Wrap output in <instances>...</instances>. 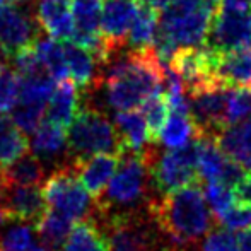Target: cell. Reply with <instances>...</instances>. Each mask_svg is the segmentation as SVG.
<instances>
[{
    "mask_svg": "<svg viewBox=\"0 0 251 251\" xmlns=\"http://www.w3.org/2000/svg\"><path fill=\"white\" fill-rule=\"evenodd\" d=\"M229 157L222 152L214 139H199V179L205 183H221Z\"/></svg>",
    "mask_w": 251,
    "mask_h": 251,
    "instance_id": "d4e9b609",
    "label": "cell"
},
{
    "mask_svg": "<svg viewBox=\"0 0 251 251\" xmlns=\"http://www.w3.org/2000/svg\"><path fill=\"white\" fill-rule=\"evenodd\" d=\"M142 113H144V116H146V122H147V126H149L152 140L157 142L159 132L162 130V126H164L169 113H171L169 111L168 100H166L162 89L157 91L155 94H152L149 100L144 102Z\"/></svg>",
    "mask_w": 251,
    "mask_h": 251,
    "instance_id": "4dcf8cb0",
    "label": "cell"
},
{
    "mask_svg": "<svg viewBox=\"0 0 251 251\" xmlns=\"http://www.w3.org/2000/svg\"><path fill=\"white\" fill-rule=\"evenodd\" d=\"M31 152L41 162H58L62 157H67V130L51 122L41 123L31 140Z\"/></svg>",
    "mask_w": 251,
    "mask_h": 251,
    "instance_id": "d6986e66",
    "label": "cell"
},
{
    "mask_svg": "<svg viewBox=\"0 0 251 251\" xmlns=\"http://www.w3.org/2000/svg\"><path fill=\"white\" fill-rule=\"evenodd\" d=\"M122 155L116 154H98L86 159L72 161V169L77 175L79 181L87 190L94 200H100L104 195L108 183L113 179L118 169Z\"/></svg>",
    "mask_w": 251,
    "mask_h": 251,
    "instance_id": "4fadbf2b",
    "label": "cell"
},
{
    "mask_svg": "<svg viewBox=\"0 0 251 251\" xmlns=\"http://www.w3.org/2000/svg\"><path fill=\"white\" fill-rule=\"evenodd\" d=\"M74 0H36L34 16L50 38L56 41H69L75 31L74 16L70 12Z\"/></svg>",
    "mask_w": 251,
    "mask_h": 251,
    "instance_id": "5bb4252c",
    "label": "cell"
},
{
    "mask_svg": "<svg viewBox=\"0 0 251 251\" xmlns=\"http://www.w3.org/2000/svg\"><path fill=\"white\" fill-rule=\"evenodd\" d=\"M221 7L232 10H241V12H248L251 9V0H221L219 3Z\"/></svg>",
    "mask_w": 251,
    "mask_h": 251,
    "instance_id": "f35d334b",
    "label": "cell"
},
{
    "mask_svg": "<svg viewBox=\"0 0 251 251\" xmlns=\"http://www.w3.org/2000/svg\"><path fill=\"white\" fill-rule=\"evenodd\" d=\"M199 251H241L238 238L226 227H214L201 239Z\"/></svg>",
    "mask_w": 251,
    "mask_h": 251,
    "instance_id": "d590c367",
    "label": "cell"
},
{
    "mask_svg": "<svg viewBox=\"0 0 251 251\" xmlns=\"http://www.w3.org/2000/svg\"><path fill=\"white\" fill-rule=\"evenodd\" d=\"M217 7L208 0H173L162 9L152 45L159 62L169 65L178 50L205 45Z\"/></svg>",
    "mask_w": 251,
    "mask_h": 251,
    "instance_id": "3957f363",
    "label": "cell"
},
{
    "mask_svg": "<svg viewBox=\"0 0 251 251\" xmlns=\"http://www.w3.org/2000/svg\"><path fill=\"white\" fill-rule=\"evenodd\" d=\"M164 236L179 248H193L215 227L201 183L154 199L147 208Z\"/></svg>",
    "mask_w": 251,
    "mask_h": 251,
    "instance_id": "7a4b0ae2",
    "label": "cell"
},
{
    "mask_svg": "<svg viewBox=\"0 0 251 251\" xmlns=\"http://www.w3.org/2000/svg\"><path fill=\"white\" fill-rule=\"evenodd\" d=\"M164 67L154 48L116 53L102 69L106 101L118 111H130L144 104L162 89Z\"/></svg>",
    "mask_w": 251,
    "mask_h": 251,
    "instance_id": "6da1fadb",
    "label": "cell"
},
{
    "mask_svg": "<svg viewBox=\"0 0 251 251\" xmlns=\"http://www.w3.org/2000/svg\"><path fill=\"white\" fill-rule=\"evenodd\" d=\"M140 9V0H102L101 34L116 50L126 48V36Z\"/></svg>",
    "mask_w": 251,
    "mask_h": 251,
    "instance_id": "7c38bea8",
    "label": "cell"
},
{
    "mask_svg": "<svg viewBox=\"0 0 251 251\" xmlns=\"http://www.w3.org/2000/svg\"><path fill=\"white\" fill-rule=\"evenodd\" d=\"M197 139V126L190 115L169 113L157 140L168 149H181Z\"/></svg>",
    "mask_w": 251,
    "mask_h": 251,
    "instance_id": "484cf974",
    "label": "cell"
},
{
    "mask_svg": "<svg viewBox=\"0 0 251 251\" xmlns=\"http://www.w3.org/2000/svg\"><path fill=\"white\" fill-rule=\"evenodd\" d=\"M251 116V89L231 87L227 104V123L229 126L243 122Z\"/></svg>",
    "mask_w": 251,
    "mask_h": 251,
    "instance_id": "e575fe53",
    "label": "cell"
},
{
    "mask_svg": "<svg viewBox=\"0 0 251 251\" xmlns=\"http://www.w3.org/2000/svg\"><path fill=\"white\" fill-rule=\"evenodd\" d=\"M63 53H65V62L69 67V75L72 77L74 84L80 93H89L94 89L102 87V69L100 63L94 60L87 50L77 47V45L65 41Z\"/></svg>",
    "mask_w": 251,
    "mask_h": 251,
    "instance_id": "9a60e30c",
    "label": "cell"
},
{
    "mask_svg": "<svg viewBox=\"0 0 251 251\" xmlns=\"http://www.w3.org/2000/svg\"><path fill=\"white\" fill-rule=\"evenodd\" d=\"M157 197L152 186L149 166L142 154L125 152L104 195L100 200H94L96 214L91 222L106 215L147 212L149 203Z\"/></svg>",
    "mask_w": 251,
    "mask_h": 251,
    "instance_id": "277c9868",
    "label": "cell"
},
{
    "mask_svg": "<svg viewBox=\"0 0 251 251\" xmlns=\"http://www.w3.org/2000/svg\"><path fill=\"white\" fill-rule=\"evenodd\" d=\"M72 16L75 31L101 34V0H74Z\"/></svg>",
    "mask_w": 251,
    "mask_h": 251,
    "instance_id": "f1b7e54d",
    "label": "cell"
},
{
    "mask_svg": "<svg viewBox=\"0 0 251 251\" xmlns=\"http://www.w3.org/2000/svg\"><path fill=\"white\" fill-rule=\"evenodd\" d=\"M19 74L7 63L0 65V113H9L19 101Z\"/></svg>",
    "mask_w": 251,
    "mask_h": 251,
    "instance_id": "d6a6232c",
    "label": "cell"
},
{
    "mask_svg": "<svg viewBox=\"0 0 251 251\" xmlns=\"http://www.w3.org/2000/svg\"><path fill=\"white\" fill-rule=\"evenodd\" d=\"M60 251H109L106 236L94 222H75L67 243Z\"/></svg>",
    "mask_w": 251,
    "mask_h": 251,
    "instance_id": "4316f807",
    "label": "cell"
},
{
    "mask_svg": "<svg viewBox=\"0 0 251 251\" xmlns=\"http://www.w3.org/2000/svg\"><path fill=\"white\" fill-rule=\"evenodd\" d=\"M41 38V26L34 9L5 3L0 7V45L12 58L16 53L36 45Z\"/></svg>",
    "mask_w": 251,
    "mask_h": 251,
    "instance_id": "9c48e42d",
    "label": "cell"
},
{
    "mask_svg": "<svg viewBox=\"0 0 251 251\" xmlns=\"http://www.w3.org/2000/svg\"><path fill=\"white\" fill-rule=\"evenodd\" d=\"M234 193H236V200L251 205V175H246V178L236 186Z\"/></svg>",
    "mask_w": 251,
    "mask_h": 251,
    "instance_id": "74e56055",
    "label": "cell"
},
{
    "mask_svg": "<svg viewBox=\"0 0 251 251\" xmlns=\"http://www.w3.org/2000/svg\"><path fill=\"white\" fill-rule=\"evenodd\" d=\"M142 157L149 166L152 186L159 197L200 181L197 169L199 139L192 140L181 149H169L162 154L155 147V142H152L142 152Z\"/></svg>",
    "mask_w": 251,
    "mask_h": 251,
    "instance_id": "8992f818",
    "label": "cell"
},
{
    "mask_svg": "<svg viewBox=\"0 0 251 251\" xmlns=\"http://www.w3.org/2000/svg\"><path fill=\"white\" fill-rule=\"evenodd\" d=\"M238 245L241 251H251V229H246V231H241L238 236Z\"/></svg>",
    "mask_w": 251,
    "mask_h": 251,
    "instance_id": "ab89813d",
    "label": "cell"
},
{
    "mask_svg": "<svg viewBox=\"0 0 251 251\" xmlns=\"http://www.w3.org/2000/svg\"><path fill=\"white\" fill-rule=\"evenodd\" d=\"M9 53H7L5 50H3V47L0 45V65H3V63H7V60H9Z\"/></svg>",
    "mask_w": 251,
    "mask_h": 251,
    "instance_id": "7bdbcfd3",
    "label": "cell"
},
{
    "mask_svg": "<svg viewBox=\"0 0 251 251\" xmlns=\"http://www.w3.org/2000/svg\"><path fill=\"white\" fill-rule=\"evenodd\" d=\"M250 19H251V14H250Z\"/></svg>",
    "mask_w": 251,
    "mask_h": 251,
    "instance_id": "bcb514c9",
    "label": "cell"
},
{
    "mask_svg": "<svg viewBox=\"0 0 251 251\" xmlns=\"http://www.w3.org/2000/svg\"><path fill=\"white\" fill-rule=\"evenodd\" d=\"M34 50H36L41 63H43L45 69L48 70V74L53 79L58 80V82L69 79V67H67L65 62L63 45L60 41L53 40V38L41 36L34 45Z\"/></svg>",
    "mask_w": 251,
    "mask_h": 251,
    "instance_id": "83f0119b",
    "label": "cell"
},
{
    "mask_svg": "<svg viewBox=\"0 0 251 251\" xmlns=\"http://www.w3.org/2000/svg\"><path fill=\"white\" fill-rule=\"evenodd\" d=\"M207 47L219 53L251 47V19L248 12L217 7L208 31Z\"/></svg>",
    "mask_w": 251,
    "mask_h": 251,
    "instance_id": "30bf717a",
    "label": "cell"
},
{
    "mask_svg": "<svg viewBox=\"0 0 251 251\" xmlns=\"http://www.w3.org/2000/svg\"><path fill=\"white\" fill-rule=\"evenodd\" d=\"M29 152L27 135L16 126L7 113H0V168L12 164Z\"/></svg>",
    "mask_w": 251,
    "mask_h": 251,
    "instance_id": "cb8c5ba5",
    "label": "cell"
},
{
    "mask_svg": "<svg viewBox=\"0 0 251 251\" xmlns=\"http://www.w3.org/2000/svg\"><path fill=\"white\" fill-rule=\"evenodd\" d=\"M159 27V10L149 3L140 0V9L133 21L130 33L126 36L128 50H147L152 48L155 40V33Z\"/></svg>",
    "mask_w": 251,
    "mask_h": 251,
    "instance_id": "603a6c76",
    "label": "cell"
},
{
    "mask_svg": "<svg viewBox=\"0 0 251 251\" xmlns=\"http://www.w3.org/2000/svg\"><path fill=\"white\" fill-rule=\"evenodd\" d=\"M82 104V96L72 80H62L51 94L47 108V122H51L62 128H69Z\"/></svg>",
    "mask_w": 251,
    "mask_h": 251,
    "instance_id": "e0dca14e",
    "label": "cell"
},
{
    "mask_svg": "<svg viewBox=\"0 0 251 251\" xmlns=\"http://www.w3.org/2000/svg\"><path fill=\"white\" fill-rule=\"evenodd\" d=\"M208 2H212V3H215V5H219V3H221V0H208Z\"/></svg>",
    "mask_w": 251,
    "mask_h": 251,
    "instance_id": "ee69618b",
    "label": "cell"
},
{
    "mask_svg": "<svg viewBox=\"0 0 251 251\" xmlns=\"http://www.w3.org/2000/svg\"><path fill=\"white\" fill-rule=\"evenodd\" d=\"M43 116H47V106L45 104H36V102H23L19 101L16 104V108L10 111V118L16 123V126L19 130H23L24 133H34L40 128Z\"/></svg>",
    "mask_w": 251,
    "mask_h": 251,
    "instance_id": "1f68e13d",
    "label": "cell"
},
{
    "mask_svg": "<svg viewBox=\"0 0 251 251\" xmlns=\"http://www.w3.org/2000/svg\"><path fill=\"white\" fill-rule=\"evenodd\" d=\"M47 179L45 166L33 152H26L12 164L0 168V181L7 185L41 186Z\"/></svg>",
    "mask_w": 251,
    "mask_h": 251,
    "instance_id": "44dd1931",
    "label": "cell"
},
{
    "mask_svg": "<svg viewBox=\"0 0 251 251\" xmlns=\"http://www.w3.org/2000/svg\"><path fill=\"white\" fill-rule=\"evenodd\" d=\"M219 222L229 231H246L251 229V205L236 200L226 214L219 217Z\"/></svg>",
    "mask_w": 251,
    "mask_h": 251,
    "instance_id": "8d00e7d4",
    "label": "cell"
},
{
    "mask_svg": "<svg viewBox=\"0 0 251 251\" xmlns=\"http://www.w3.org/2000/svg\"><path fill=\"white\" fill-rule=\"evenodd\" d=\"M217 77L224 86L251 89V50L241 48L221 53L217 62Z\"/></svg>",
    "mask_w": 251,
    "mask_h": 251,
    "instance_id": "ffe728a7",
    "label": "cell"
},
{
    "mask_svg": "<svg viewBox=\"0 0 251 251\" xmlns=\"http://www.w3.org/2000/svg\"><path fill=\"white\" fill-rule=\"evenodd\" d=\"M142 2L149 3V5H152L154 9H157V10H162V9H166V7L173 2V0H142Z\"/></svg>",
    "mask_w": 251,
    "mask_h": 251,
    "instance_id": "b9f144b4",
    "label": "cell"
},
{
    "mask_svg": "<svg viewBox=\"0 0 251 251\" xmlns=\"http://www.w3.org/2000/svg\"><path fill=\"white\" fill-rule=\"evenodd\" d=\"M113 123H115L120 140H122L123 147H125V152L142 154L154 142L142 111H137V109L118 111L115 115Z\"/></svg>",
    "mask_w": 251,
    "mask_h": 251,
    "instance_id": "2e32d148",
    "label": "cell"
},
{
    "mask_svg": "<svg viewBox=\"0 0 251 251\" xmlns=\"http://www.w3.org/2000/svg\"><path fill=\"white\" fill-rule=\"evenodd\" d=\"M0 251H3V250H0Z\"/></svg>",
    "mask_w": 251,
    "mask_h": 251,
    "instance_id": "7dc6e473",
    "label": "cell"
},
{
    "mask_svg": "<svg viewBox=\"0 0 251 251\" xmlns=\"http://www.w3.org/2000/svg\"><path fill=\"white\" fill-rule=\"evenodd\" d=\"M215 142L229 159L236 161L251 175V116L222 130Z\"/></svg>",
    "mask_w": 251,
    "mask_h": 251,
    "instance_id": "ac0fdd59",
    "label": "cell"
},
{
    "mask_svg": "<svg viewBox=\"0 0 251 251\" xmlns=\"http://www.w3.org/2000/svg\"><path fill=\"white\" fill-rule=\"evenodd\" d=\"M205 200H207L210 210L214 212L215 219L219 221L222 214L229 210L236 201V193L232 188L222 185V183H207L205 186Z\"/></svg>",
    "mask_w": 251,
    "mask_h": 251,
    "instance_id": "836d02e7",
    "label": "cell"
},
{
    "mask_svg": "<svg viewBox=\"0 0 251 251\" xmlns=\"http://www.w3.org/2000/svg\"><path fill=\"white\" fill-rule=\"evenodd\" d=\"M67 146L72 161L98 154H125L115 123L109 122L108 113L89 102L80 104L77 116L67 132Z\"/></svg>",
    "mask_w": 251,
    "mask_h": 251,
    "instance_id": "5b68a950",
    "label": "cell"
},
{
    "mask_svg": "<svg viewBox=\"0 0 251 251\" xmlns=\"http://www.w3.org/2000/svg\"><path fill=\"white\" fill-rule=\"evenodd\" d=\"M94 224L106 236L109 251H157L168 243L149 212L106 215Z\"/></svg>",
    "mask_w": 251,
    "mask_h": 251,
    "instance_id": "52a82bcc",
    "label": "cell"
},
{
    "mask_svg": "<svg viewBox=\"0 0 251 251\" xmlns=\"http://www.w3.org/2000/svg\"><path fill=\"white\" fill-rule=\"evenodd\" d=\"M0 205L7 222H24L36 227L47 214V200L40 186L7 185L0 181Z\"/></svg>",
    "mask_w": 251,
    "mask_h": 251,
    "instance_id": "8fae6325",
    "label": "cell"
},
{
    "mask_svg": "<svg viewBox=\"0 0 251 251\" xmlns=\"http://www.w3.org/2000/svg\"><path fill=\"white\" fill-rule=\"evenodd\" d=\"M43 195L51 210L60 212L72 222L94 219L96 201L79 181L72 169V162L51 171L43 183Z\"/></svg>",
    "mask_w": 251,
    "mask_h": 251,
    "instance_id": "ba28073f",
    "label": "cell"
},
{
    "mask_svg": "<svg viewBox=\"0 0 251 251\" xmlns=\"http://www.w3.org/2000/svg\"><path fill=\"white\" fill-rule=\"evenodd\" d=\"M74 224L75 222H72L60 212L51 210V208L47 210V214L41 217V221L34 227V232L41 243V248L47 251H60L69 239Z\"/></svg>",
    "mask_w": 251,
    "mask_h": 251,
    "instance_id": "7402d4cb",
    "label": "cell"
},
{
    "mask_svg": "<svg viewBox=\"0 0 251 251\" xmlns=\"http://www.w3.org/2000/svg\"><path fill=\"white\" fill-rule=\"evenodd\" d=\"M31 251H47V250H43V248H33Z\"/></svg>",
    "mask_w": 251,
    "mask_h": 251,
    "instance_id": "f6af8a7d",
    "label": "cell"
},
{
    "mask_svg": "<svg viewBox=\"0 0 251 251\" xmlns=\"http://www.w3.org/2000/svg\"><path fill=\"white\" fill-rule=\"evenodd\" d=\"M33 231L31 224L14 222L0 227V250L3 251H31L33 250Z\"/></svg>",
    "mask_w": 251,
    "mask_h": 251,
    "instance_id": "f546056e",
    "label": "cell"
},
{
    "mask_svg": "<svg viewBox=\"0 0 251 251\" xmlns=\"http://www.w3.org/2000/svg\"><path fill=\"white\" fill-rule=\"evenodd\" d=\"M157 251H199V248H197V246H193V248H179V246H175L173 243H169V239H168V243H166L162 248H159Z\"/></svg>",
    "mask_w": 251,
    "mask_h": 251,
    "instance_id": "60d3db41",
    "label": "cell"
}]
</instances>
